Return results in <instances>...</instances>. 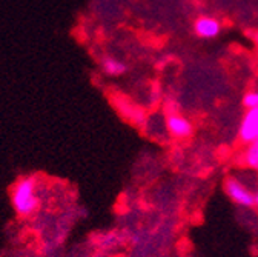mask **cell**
<instances>
[{
  "label": "cell",
  "instance_id": "obj_1",
  "mask_svg": "<svg viewBox=\"0 0 258 257\" xmlns=\"http://www.w3.org/2000/svg\"><path fill=\"white\" fill-rule=\"evenodd\" d=\"M11 205L20 217H29L39 210V180L34 176L22 177L14 183L11 191Z\"/></svg>",
  "mask_w": 258,
  "mask_h": 257
},
{
  "label": "cell",
  "instance_id": "obj_2",
  "mask_svg": "<svg viewBox=\"0 0 258 257\" xmlns=\"http://www.w3.org/2000/svg\"><path fill=\"white\" fill-rule=\"evenodd\" d=\"M224 189H226L229 199L234 203H237L240 207H252V205H255V194L238 179L229 177L224 183Z\"/></svg>",
  "mask_w": 258,
  "mask_h": 257
},
{
  "label": "cell",
  "instance_id": "obj_3",
  "mask_svg": "<svg viewBox=\"0 0 258 257\" xmlns=\"http://www.w3.org/2000/svg\"><path fill=\"white\" fill-rule=\"evenodd\" d=\"M238 136H240V140L244 142L246 145L253 140H258V108L246 110L240 122Z\"/></svg>",
  "mask_w": 258,
  "mask_h": 257
},
{
  "label": "cell",
  "instance_id": "obj_4",
  "mask_svg": "<svg viewBox=\"0 0 258 257\" xmlns=\"http://www.w3.org/2000/svg\"><path fill=\"white\" fill-rule=\"evenodd\" d=\"M194 33L200 39H215L221 33V23L215 17L202 16L194 22Z\"/></svg>",
  "mask_w": 258,
  "mask_h": 257
},
{
  "label": "cell",
  "instance_id": "obj_5",
  "mask_svg": "<svg viewBox=\"0 0 258 257\" xmlns=\"http://www.w3.org/2000/svg\"><path fill=\"white\" fill-rule=\"evenodd\" d=\"M166 128L171 136L177 137V139H184L189 137L192 134V123L189 122V119H186L184 116L178 114V113H171L166 117Z\"/></svg>",
  "mask_w": 258,
  "mask_h": 257
},
{
  "label": "cell",
  "instance_id": "obj_6",
  "mask_svg": "<svg viewBox=\"0 0 258 257\" xmlns=\"http://www.w3.org/2000/svg\"><path fill=\"white\" fill-rule=\"evenodd\" d=\"M100 68L102 71L109 77H120L126 73V63L115 56H105L100 60Z\"/></svg>",
  "mask_w": 258,
  "mask_h": 257
},
{
  "label": "cell",
  "instance_id": "obj_7",
  "mask_svg": "<svg viewBox=\"0 0 258 257\" xmlns=\"http://www.w3.org/2000/svg\"><path fill=\"white\" fill-rule=\"evenodd\" d=\"M244 164L249 168L258 171V140L247 143V148L244 151Z\"/></svg>",
  "mask_w": 258,
  "mask_h": 257
},
{
  "label": "cell",
  "instance_id": "obj_8",
  "mask_svg": "<svg viewBox=\"0 0 258 257\" xmlns=\"http://www.w3.org/2000/svg\"><path fill=\"white\" fill-rule=\"evenodd\" d=\"M243 107L246 110L258 108V91H249V92L244 94V97H243Z\"/></svg>",
  "mask_w": 258,
  "mask_h": 257
},
{
  "label": "cell",
  "instance_id": "obj_9",
  "mask_svg": "<svg viewBox=\"0 0 258 257\" xmlns=\"http://www.w3.org/2000/svg\"><path fill=\"white\" fill-rule=\"evenodd\" d=\"M253 40H255V43H258V31H256L255 36H253Z\"/></svg>",
  "mask_w": 258,
  "mask_h": 257
},
{
  "label": "cell",
  "instance_id": "obj_10",
  "mask_svg": "<svg viewBox=\"0 0 258 257\" xmlns=\"http://www.w3.org/2000/svg\"><path fill=\"white\" fill-rule=\"evenodd\" d=\"M255 205H258V192L255 194Z\"/></svg>",
  "mask_w": 258,
  "mask_h": 257
}]
</instances>
